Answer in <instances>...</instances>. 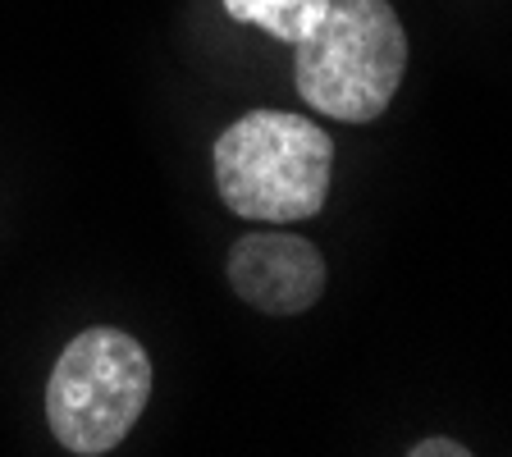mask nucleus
Wrapping results in <instances>:
<instances>
[{
    "label": "nucleus",
    "instance_id": "nucleus-1",
    "mask_svg": "<svg viewBox=\"0 0 512 457\" xmlns=\"http://www.w3.org/2000/svg\"><path fill=\"white\" fill-rule=\"evenodd\" d=\"M334 142L288 110H247L215 142V188L224 206L256 224H302L325 206Z\"/></svg>",
    "mask_w": 512,
    "mask_h": 457
},
{
    "label": "nucleus",
    "instance_id": "nucleus-2",
    "mask_svg": "<svg viewBox=\"0 0 512 457\" xmlns=\"http://www.w3.org/2000/svg\"><path fill=\"white\" fill-rule=\"evenodd\" d=\"M407 74V32L389 0H330L311 37L293 46V78L311 110L371 124Z\"/></svg>",
    "mask_w": 512,
    "mask_h": 457
},
{
    "label": "nucleus",
    "instance_id": "nucleus-3",
    "mask_svg": "<svg viewBox=\"0 0 512 457\" xmlns=\"http://www.w3.org/2000/svg\"><path fill=\"white\" fill-rule=\"evenodd\" d=\"M151 398V357L133 334L92 325L60 352L46 380V421L60 448L101 457L124 444Z\"/></svg>",
    "mask_w": 512,
    "mask_h": 457
},
{
    "label": "nucleus",
    "instance_id": "nucleus-4",
    "mask_svg": "<svg viewBox=\"0 0 512 457\" xmlns=\"http://www.w3.org/2000/svg\"><path fill=\"white\" fill-rule=\"evenodd\" d=\"M229 284L247 307L266 311V316H302L325 293V256L302 234L261 229L234 243Z\"/></svg>",
    "mask_w": 512,
    "mask_h": 457
},
{
    "label": "nucleus",
    "instance_id": "nucleus-5",
    "mask_svg": "<svg viewBox=\"0 0 512 457\" xmlns=\"http://www.w3.org/2000/svg\"><path fill=\"white\" fill-rule=\"evenodd\" d=\"M330 0H224V14L238 23H256L270 37L298 46L302 37L316 32V23L325 19Z\"/></svg>",
    "mask_w": 512,
    "mask_h": 457
},
{
    "label": "nucleus",
    "instance_id": "nucleus-6",
    "mask_svg": "<svg viewBox=\"0 0 512 457\" xmlns=\"http://www.w3.org/2000/svg\"><path fill=\"white\" fill-rule=\"evenodd\" d=\"M407 457H471V448H462L458 439H421L407 448Z\"/></svg>",
    "mask_w": 512,
    "mask_h": 457
}]
</instances>
